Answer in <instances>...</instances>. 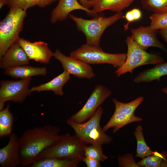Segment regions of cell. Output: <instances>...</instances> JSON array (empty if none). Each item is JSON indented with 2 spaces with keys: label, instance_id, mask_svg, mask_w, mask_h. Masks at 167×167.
<instances>
[{
  "label": "cell",
  "instance_id": "31",
  "mask_svg": "<svg viewBox=\"0 0 167 167\" xmlns=\"http://www.w3.org/2000/svg\"><path fill=\"white\" fill-rule=\"evenodd\" d=\"M125 17L128 21L127 24L125 26V29L126 30L128 29L129 24L131 22L135 21V19L131 10L126 13Z\"/></svg>",
  "mask_w": 167,
  "mask_h": 167
},
{
  "label": "cell",
  "instance_id": "29",
  "mask_svg": "<svg viewBox=\"0 0 167 167\" xmlns=\"http://www.w3.org/2000/svg\"><path fill=\"white\" fill-rule=\"evenodd\" d=\"M118 165L123 167H139L134 160L131 154H127L122 156H119L118 158Z\"/></svg>",
  "mask_w": 167,
  "mask_h": 167
},
{
  "label": "cell",
  "instance_id": "23",
  "mask_svg": "<svg viewBox=\"0 0 167 167\" xmlns=\"http://www.w3.org/2000/svg\"><path fill=\"white\" fill-rule=\"evenodd\" d=\"M14 122L13 116L8 105L0 110V137L10 136L11 134Z\"/></svg>",
  "mask_w": 167,
  "mask_h": 167
},
{
  "label": "cell",
  "instance_id": "22",
  "mask_svg": "<svg viewBox=\"0 0 167 167\" xmlns=\"http://www.w3.org/2000/svg\"><path fill=\"white\" fill-rule=\"evenodd\" d=\"M139 167H167V153L164 151L159 153L153 152L152 155L143 158L137 163Z\"/></svg>",
  "mask_w": 167,
  "mask_h": 167
},
{
  "label": "cell",
  "instance_id": "1",
  "mask_svg": "<svg viewBox=\"0 0 167 167\" xmlns=\"http://www.w3.org/2000/svg\"><path fill=\"white\" fill-rule=\"evenodd\" d=\"M60 129L48 124L28 129L19 138L21 166H28L35 162L44 150L61 138Z\"/></svg>",
  "mask_w": 167,
  "mask_h": 167
},
{
  "label": "cell",
  "instance_id": "3",
  "mask_svg": "<svg viewBox=\"0 0 167 167\" xmlns=\"http://www.w3.org/2000/svg\"><path fill=\"white\" fill-rule=\"evenodd\" d=\"M103 113V110L100 106L86 122L76 123L69 118L66 122L74 131L75 135L86 145L102 146L110 143L112 140V138L106 134L101 127L100 122Z\"/></svg>",
  "mask_w": 167,
  "mask_h": 167
},
{
  "label": "cell",
  "instance_id": "35",
  "mask_svg": "<svg viewBox=\"0 0 167 167\" xmlns=\"http://www.w3.org/2000/svg\"><path fill=\"white\" fill-rule=\"evenodd\" d=\"M7 0H0V9H1L3 6L7 5Z\"/></svg>",
  "mask_w": 167,
  "mask_h": 167
},
{
  "label": "cell",
  "instance_id": "34",
  "mask_svg": "<svg viewBox=\"0 0 167 167\" xmlns=\"http://www.w3.org/2000/svg\"><path fill=\"white\" fill-rule=\"evenodd\" d=\"M79 2L83 6L87 9L89 8L88 0H78Z\"/></svg>",
  "mask_w": 167,
  "mask_h": 167
},
{
  "label": "cell",
  "instance_id": "26",
  "mask_svg": "<svg viewBox=\"0 0 167 167\" xmlns=\"http://www.w3.org/2000/svg\"><path fill=\"white\" fill-rule=\"evenodd\" d=\"M143 8L153 13L167 12V0H141Z\"/></svg>",
  "mask_w": 167,
  "mask_h": 167
},
{
  "label": "cell",
  "instance_id": "10",
  "mask_svg": "<svg viewBox=\"0 0 167 167\" xmlns=\"http://www.w3.org/2000/svg\"><path fill=\"white\" fill-rule=\"evenodd\" d=\"M111 94V91L104 86L96 85L83 107L69 118L76 123L85 122L93 115L98 108Z\"/></svg>",
  "mask_w": 167,
  "mask_h": 167
},
{
  "label": "cell",
  "instance_id": "14",
  "mask_svg": "<svg viewBox=\"0 0 167 167\" xmlns=\"http://www.w3.org/2000/svg\"><path fill=\"white\" fill-rule=\"evenodd\" d=\"M0 165L2 167L21 166L19 137L16 133H12L7 144L0 149Z\"/></svg>",
  "mask_w": 167,
  "mask_h": 167
},
{
  "label": "cell",
  "instance_id": "2",
  "mask_svg": "<svg viewBox=\"0 0 167 167\" xmlns=\"http://www.w3.org/2000/svg\"><path fill=\"white\" fill-rule=\"evenodd\" d=\"M69 17L75 22L78 30L85 35L86 43L98 46H100L101 36L105 30L119 20L125 17L122 12L108 17L100 13L91 19L78 17L71 14Z\"/></svg>",
  "mask_w": 167,
  "mask_h": 167
},
{
  "label": "cell",
  "instance_id": "25",
  "mask_svg": "<svg viewBox=\"0 0 167 167\" xmlns=\"http://www.w3.org/2000/svg\"><path fill=\"white\" fill-rule=\"evenodd\" d=\"M59 0H7L8 6H16L26 11L35 6L44 8Z\"/></svg>",
  "mask_w": 167,
  "mask_h": 167
},
{
  "label": "cell",
  "instance_id": "18",
  "mask_svg": "<svg viewBox=\"0 0 167 167\" xmlns=\"http://www.w3.org/2000/svg\"><path fill=\"white\" fill-rule=\"evenodd\" d=\"M70 74L64 70L62 73L49 81L39 86L33 87L30 89L32 92L51 91L56 95L62 96L64 94L63 88L69 80Z\"/></svg>",
  "mask_w": 167,
  "mask_h": 167
},
{
  "label": "cell",
  "instance_id": "21",
  "mask_svg": "<svg viewBox=\"0 0 167 167\" xmlns=\"http://www.w3.org/2000/svg\"><path fill=\"white\" fill-rule=\"evenodd\" d=\"M81 160H69L54 157L39 159L28 166L29 167H77Z\"/></svg>",
  "mask_w": 167,
  "mask_h": 167
},
{
  "label": "cell",
  "instance_id": "11",
  "mask_svg": "<svg viewBox=\"0 0 167 167\" xmlns=\"http://www.w3.org/2000/svg\"><path fill=\"white\" fill-rule=\"evenodd\" d=\"M54 56L60 62L64 70L70 75L78 78L88 79H91L95 76L90 64L70 56H66L58 49L54 53Z\"/></svg>",
  "mask_w": 167,
  "mask_h": 167
},
{
  "label": "cell",
  "instance_id": "36",
  "mask_svg": "<svg viewBox=\"0 0 167 167\" xmlns=\"http://www.w3.org/2000/svg\"><path fill=\"white\" fill-rule=\"evenodd\" d=\"M161 90L163 92L167 95V87L165 88H163L161 89Z\"/></svg>",
  "mask_w": 167,
  "mask_h": 167
},
{
  "label": "cell",
  "instance_id": "5",
  "mask_svg": "<svg viewBox=\"0 0 167 167\" xmlns=\"http://www.w3.org/2000/svg\"><path fill=\"white\" fill-rule=\"evenodd\" d=\"M87 145L76 135L71 136L69 133L62 135L55 144L42 152L37 160L54 157L82 161L85 156L84 148Z\"/></svg>",
  "mask_w": 167,
  "mask_h": 167
},
{
  "label": "cell",
  "instance_id": "33",
  "mask_svg": "<svg viewBox=\"0 0 167 167\" xmlns=\"http://www.w3.org/2000/svg\"><path fill=\"white\" fill-rule=\"evenodd\" d=\"M159 32L161 36L167 43V29L160 30Z\"/></svg>",
  "mask_w": 167,
  "mask_h": 167
},
{
  "label": "cell",
  "instance_id": "8",
  "mask_svg": "<svg viewBox=\"0 0 167 167\" xmlns=\"http://www.w3.org/2000/svg\"><path fill=\"white\" fill-rule=\"evenodd\" d=\"M143 97L140 96L129 103L120 102L115 98L112 101L115 106V109L113 115L102 129L105 132L113 127V132L116 133L119 129L130 123L140 122L142 118L135 115V110L143 101Z\"/></svg>",
  "mask_w": 167,
  "mask_h": 167
},
{
  "label": "cell",
  "instance_id": "12",
  "mask_svg": "<svg viewBox=\"0 0 167 167\" xmlns=\"http://www.w3.org/2000/svg\"><path fill=\"white\" fill-rule=\"evenodd\" d=\"M16 42L24 49L30 60L46 64L54 56V53L44 42L40 41L32 42L19 37Z\"/></svg>",
  "mask_w": 167,
  "mask_h": 167
},
{
  "label": "cell",
  "instance_id": "13",
  "mask_svg": "<svg viewBox=\"0 0 167 167\" xmlns=\"http://www.w3.org/2000/svg\"><path fill=\"white\" fill-rule=\"evenodd\" d=\"M158 30L152 29L150 26H141L132 28L131 32L133 39L143 49L146 50L151 47L159 48L167 53V50L158 40L157 34Z\"/></svg>",
  "mask_w": 167,
  "mask_h": 167
},
{
  "label": "cell",
  "instance_id": "24",
  "mask_svg": "<svg viewBox=\"0 0 167 167\" xmlns=\"http://www.w3.org/2000/svg\"><path fill=\"white\" fill-rule=\"evenodd\" d=\"M143 127L139 125L135 129L134 133L137 141L136 154L135 157L143 158L153 154L152 151L147 144L142 132Z\"/></svg>",
  "mask_w": 167,
  "mask_h": 167
},
{
  "label": "cell",
  "instance_id": "15",
  "mask_svg": "<svg viewBox=\"0 0 167 167\" xmlns=\"http://www.w3.org/2000/svg\"><path fill=\"white\" fill-rule=\"evenodd\" d=\"M57 6L53 10L50 18V22L55 24L58 22L66 20L70 13L75 10H82L85 11L90 16L96 15L92 10L85 7L78 0H59Z\"/></svg>",
  "mask_w": 167,
  "mask_h": 167
},
{
  "label": "cell",
  "instance_id": "4",
  "mask_svg": "<svg viewBox=\"0 0 167 167\" xmlns=\"http://www.w3.org/2000/svg\"><path fill=\"white\" fill-rule=\"evenodd\" d=\"M26 11L12 6L0 22V58L10 47L17 41L23 29Z\"/></svg>",
  "mask_w": 167,
  "mask_h": 167
},
{
  "label": "cell",
  "instance_id": "30",
  "mask_svg": "<svg viewBox=\"0 0 167 167\" xmlns=\"http://www.w3.org/2000/svg\"><path fill=\"white\" fill-rule=\"evenodd\" d=\"M82 161L84 162L88 167H101V161L88 157L84 156Z\"/></svg>",
  "mask_w": 167,
  "mask_h": 167
},
{
  "label": "cell",
  "instance_id": "17",
  "mask_svg": "<svg viewBox=\"0 0 167 167\" xmlns=\"http://www.w3.org/2000/svg\"><path fill=\"white\" fill-rule=\"evenodd\" d=\"M135 0H88L89 8L96 15L103 11L109 10L117 13L127 8Z\"/></svg>",
  "mask_w": 167,
  "mask_h": 167
},
{
  "label": "cell",
  "instance_id": "16",
  "mask_svg": "<svg viewBox=\"0 0 167 167\" xmlns=\"http://www.w3.org/2000/svg\"><path fill=\"white\" fill-rule=\"evenodd\" d=\"M1 68L6 69L29 64V59L17 42L13 44L1 58Z\"/></svg>",
  "mask_w": 167,
  "mask_h": 167
},
{
  "label": "cell",
  "instance_id": "20",
  "mask_svg": "<svg viewBox=\"0 0 167 167\" xmlns=\"http://www.w3.org/2000/svg\"><path fill=\"white\" fill-rule=\"evenodd\" d=\"M167 75V62L156 64L153 68L139 73L134 79L135 83H148L155 80L159 81L161 78Z\"/></svg>",
  "mask_w": 167,
  "mask_h": 167
},
{
  "label": "cell",
  "instance_id": "27",
  "mask_svg": "<svg viewBox=\"0 0 167 167\" xmlns=\"http://www.w3.org/2000/svg\"><path fill=\"white\" fill-rule=\"evenodd\" d=\"M102 146L96 144L86 145L84 148L85 156L100 161H104L108 159V157L103 154Z\"/></svg>",
  "mask_w": 167,
  "mask_h": 167
},
{
  "label": "cell",
  "instance_id": "9",
  "mask_svg": "<svg viewBox=\"0 0 167 167\" xmlns=\"http://www.w3.org/2000/svg\"><path fill=\"white\" fill-rule=\"evenodd\" d=\"M31 77L18 80H6L1 82L0 110L4 108V103L11 101L21 103L32 92L29 87Z\"/></svg>",
  "mask_w": 167,
  "mask_h": 167
},
{
  "label": "cell",
  "instance_id": "6",
  "mask_svg": "<svg viewBox=\"0 0 167 167\" xmlns=\"http://www.w3.org/2000/svg\"><path fill=\"white\" fill-rule=\"evenodd\" d=\"M125 42L127 46L126 58L122 66L116 70L117 76L128 72L131 73L139 66L164 62L163 58L159 54L148 53L142 48L135 41L132 35L127 36Z\"/></svg>",
  "mask_w": 167,
  "mask_h": 167
},
{
  "label": "cell",
  "instance_id": "7",
  "mask_svg": "<svg viewBox=\"0 0 167 167\" xmlns=\"http://www.w3.org/2000/svg\"><path fill=\"white\" fill-rule=\"evenodd\" d=\"M70 56L89 64H108L119 68L124 63L126 54H110L103 51L100 46H94L86 43L73 51Z\"/></svg>",
  "mask_w": 167,
  "mask_h": 167
},
{
  "label": "cell",
  "instance_id": "28",
  "mask_svg": "<svg viewBox=\"0 0 167 167\" xmlns=\"http://www.w3.org/2000/svg\"><path fill=\"white\" fill-rule=\"evenodd\" d=\"M151 28L155 30L167 29V12L154 13L150 17Z\"/></svg>",
  "mask_w": 167,
  "mask_h": 167
},
{
  "label": "cell",
  "instance_id": "19",
  "mask_svg": "<svg viewBox=\"0 0 167 167\" xmlns=\"http://www.w3.org/2000/svg\"><path fill=\"white\" fill-rule=\"evenodd\" d=\"M47 73V70L45 67H35L27 65L6 68L4 72L6 75L21 79L35 76H45Z\"/></svg>",
  "mask_w": 167,
  "mask_h": 167
},
{
  "label": "cell",
  "instance_id": "32",
  "mask_svg": "<svg viewBox=\"0 0 167 167\" xmlns=\"http://www.w3.org/2000/svg\"><path fill=\"white\" fill-rule=\"evenodd\" d=\"M135 20L139 19L141 17L142 13L140 10L138 8H134L131 10Z\"/></svg>",
  "mask_w": 167,
  "mask_h": 167
}]
</instances>
